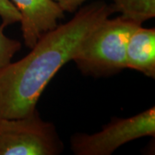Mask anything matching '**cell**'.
Returning <instances> with one entry per match:
<instances>
[{"instance_id":"7","label":"cell","mask_w":155,"mask_h":155,"mask_svg":"<svg viewBox=\"0 0 155 155\" xmlns=\"http://www.w3.org/2000/svg\"><path fill=\"white\" fill-rule=\"evenodd\" d=\"M111 6L124 19L140 25L155 17V0H113Z\"/></svg>"},{"instance_id":"2","label":"cell","mask_w":155,"mask_h":155,"mask_svg":"<svg viewBox=\"0 0 155 155\" xmlns=\"http://www.w3.org/2000/svg\"><path fill=\"white\" fill-rule=\"evenodd\" d=\"M140 24L122 16L108 17L84 39L72 61L84 73L111 76L126 69V48L130 35Z\"/></svg>"},{"instance_id":"4","label":"cell","mask_w":155,"mask_h":155,"mask_svg":"<svg viewBox=\"0 0 155 155\" xmlns=\"http://www.w3.org/2000/svg\"><path fill=\"white\" fill-rule=\"evenodd\" d=\"M145 136H155L153 106L128 118H116L97 133L75 134L71 148L76 155H110L122 145Z\"/></svg>"},{"instance_id":"9","label":"cell","mask_w":155,"mask_h":155,"mask_svg":"<svg viewBox=\"0 0 155 155\" xmlns=\"http://www.w3.org/2000/svg\"><path fill=\"white\" fill-rule=\"evenodd\" d=\"M0 17L2 19V25L5 27L20 22L22 20L20 12L11 0H0Z\"/></svg>"},{"instance_id":"1","label":"cell","mask_w":155,"mask_h":155,"mask_svg":"<svg viewBox=\"0 0 155 155\" xmlns=\"http://www.w3.org/2000/svg\"><path fill=\"white\" fill-rule=\"evenodd\" d=\"M115 13L111 5L95 1L79 7L69 22L44 34L22 60L0 70V119L28 116L44 89L72 61L90 34Z\"/></svg>"},{"instance_id":"6","label":"cell","mask_w":155,"mask_h":155,"mask_svg":"<svg viewBox=\"0 0 155 155\" xmlns=\"http://www.w3.org/2000/svg\"><path fill=\"white\" fill-rule=\"evenodd\" d=\"M126 67L155 78V28L139 26L134 31L126 48Z\"/></svg>"},{"instance_id":"10","label":"cell","mask_w":155,"mask_h":155,"mask_svg":"<svg viewBox=\"0 0 155 155\" xmlns=\"http://www.w3.org/2000/svg\"><path fill=\"white\" fill-rule=\"evenodd\" d=\"M64 11L70 13L76 12L77 10L87 0H54Z\"/></svg>"},{"instance_id":"3","label":"cell","mask_w":155,"mask_h":155,"mask_svg":"<svg viewBox=\"0 0 155 155\" xmlns=\"http://www.w3.org/2000/svg\"><path fill=\"white\" fill-rule=\"evenodd\" d=\"M64 145L54 123L37 110L28 116L0 119V155H58Z\"/></svg>"},{"instance_id":"8","label":"cell","mask_w":155,"mask_h":155,"mask_svg":"<svg viewBox=\"0 0 155 155\" xmlns=\"http://www.w3.org/2000/svg\"><path fill=\"white\" fill-rule=\"evenodd\" d=\"M4 28V25L0 26V70L11 63L12 58L22 47L19 41L6 36Z\"/></svg>"},{"instance_id":"5","label":"cell","mask_w":155,"mask_h":155,"mask_svg":"<svg viewBox=\"0 0 155 155\" xmlns=\"http://www.w3.org/2000/svg\"><path fill=\"white\" fill-rule=\"evenodd\" d=\"M21 14L24 43L32 48L44 34L56 28L64 12L54 0H11Z\"/></svg>"}]
</instances>
